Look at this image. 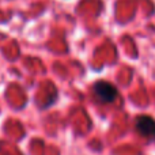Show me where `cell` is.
Wrapping results in <instances>:
<instances>
[{"label":"cell","instance_id":"cell-1","mask_svg":"<svg viewBox=\"0 0 155 155\" xmlns=\"http://www.w3.org/2000/svg\"><path fill=\"white\" fill-rule=\"evenodd\" d=\"M94 94L98 98V101L102 102V104H110L118 95L117 88L112 83L105 82V80H99L94 84Z\"/></svg>","mask_w":155,"mask_h":155},{"label":"cell","instance_id":"cell-2","mask_svg":"<svg viewBox=\"0 0 155 155\" xmlns=\"http://www.w3.org/2000/svg\"><path fill=\"white\" fill-rule=\"evenodd\" d=\"M135 128L142 136L150 140L155 139V120L150 116H139L135 120Z\"/></svg>","mask_w":155,"mask_h":155}]
</instances>
